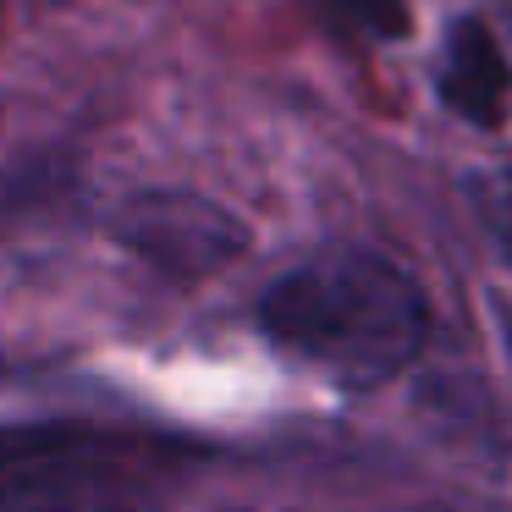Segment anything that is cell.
Returning a JSON list of instances; mask_svg holds the SVG:
<instances>
[{"label":"cell","instance_id":"1","mask_svg":"<svg viewBox=\"0 0 512 512\" xmlns=\"http://www.w3.org/2000/svg\"><path fill=\"white\" fill-rule=\"evenodd\" d=\"M259 331L342 391L397 380L430 342V298L380 248H325L259 298Z\"/></svg>","mask_w":512,"mask_h":512},{"label":"cell","instance_id":"2","mask_svg":"<svg viewBox=\"0 0 512 512\" xmlns=\"http://www.w3.org/2000/svg\"><path fill=\"white\" fill-rule=\"evenodd\" d=\"M182 452L94 424H0V512H116L160 485Z\"/></svg>","mask_w":512,"mask_h":512},{"label":"cell","instance_id":"3","mask_svg":"<svg viewBox=\"0 0 512 512\" xmlns=\"http://www.w3.org/2000/svg\"><path fill=\"white\" fill-rule=\"evenodd\" d=\"M122 237L133 243V254H144L149 265L171 270V276H204L248 248V226L226 204L177 188L144 193L127 204Z\"/></svg>","mask_w":512,"mask_h":512},{"label":"cell","instance_id":"4","mask_svg":"<svg viewBox=\"0 0 512 512\" xmlns=\"http://www.w3.org/2000/svg\"><path fill=\"white\" fill-rule=\"evenodd\" d=\"M435 94L452 116H463L468 127H507L512 116V61L501 50V39L490 34V23L479 17H457L441 39L435 56Z\"/></svg>","mask_w":512,"mask_h":512},{"label":"cell","instance_id":"5","mask_svg":"<svg viewBox=\"0 0 512 512\" xmlns=\"http://www.w3.org/2000/svg\"><path fill=\"white\" fill-rule=\"evenodd\" d=\"M336 23L358 28V34H375V39H402L408 34V0H320Z\"/></svg>","mask_w":512,"mask_h":512}]
</instances>
